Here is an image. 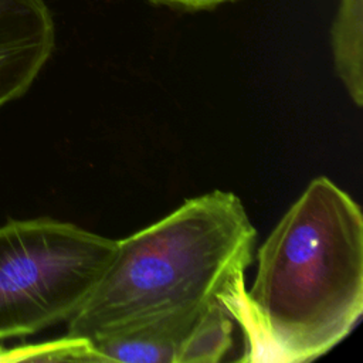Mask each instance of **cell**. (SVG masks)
Instances as JSON below:
<instances>
[{"instance_id":"cell-2","label":"cell","mask_w":363,"mask_h":363,"mask_svg":"<svg viewBox=\"0 0 363 363\" xmlns=\"http://www.w3.org/2000/svg\"><path fill=\"white\" fill-rule=\"evenodd\" d=\"M255 238L234 193L211 190L186 200L159 221L116 240L98 284L67 320V335L94 343L214 303L224 305L241 329Z\"/></svg>"},{"instance_id":"cell-1","label":"cell","mask_w":363,"mask_h":363,"mask_svg":"<svg viewBox=\"0 0 363 363\" xmlns=\"http://www.w3.org/2000/svg\"><path fill=\"white\" fill-rule=\"evenodd\" d=\"M362 313V210L330 179L315 177L257 252L238 362H312Z\"/></svg>"},{"instance_id":"cell-8","label":"cell","mask_w":363,"mask_h":363,"mask_svg":"<svg viewBox=\"0 0 363 363\" xmlns=\"http://www.w3.org/2000/svg\"><path fill=\"white\" fill-rule=\"evenodd\" d=\"M98 362L91 343L81 337L65 335L44 343L0 347V362Z\"/></svg>"},{"instance_id":"cell-6","label":"cell","mask_w":363,"mask_h":363,"mask_svg":"<svg viewBox=\"0 0 363 363\" xmlns=\"http://www.w3.org/2000/svg\"><path fill=\"white\" fill-rule=\"evenodd\" d=\"M333 65L350 101L363 105L362 0H340L330 31Z\"/></svg>"},{"instance_id":"cell-9","label":"cell","mask_w":363,"mask_h":363,"mask_svg":"<svg viewBox=\"0 0 363 363\" xmlns=\"http://www.w3.org/2000/svg\"><path fill=\"white\" fill-rule=\"evenodd\" d=\"M149 1L156 6H166V7L184 10V11H203V10H213L224 3H231L237 0H149Z\"/></svg>"},{"instance_id":"cell-4","label":"cell","mask_w":363,"mask_h":363,"mask_svg":"<svg viewBox=\"0 0 363 363\" xmlns=\"http://www.w3.org/2000/svg\"><path fill=\"white\" fill-rule=\"evenodd\" d=\"M55 45L44 0H0V106L23 96Z\"/></svg>"},{"instance_id":"cell-3","label":"cell","mask_w":363,"mask_h":363,"mask_svg":"<svg viewBox=\"0 0 363 363\" xmlns=\"http://www.w3.org/2000/svg\"><path fill=\"white\" fill-rule=\"evenodd\" d=\"M116 240L37 217L0 225V340L67 322L106 269Z\"/></svg>"},{"instance_id":"cell-5","label":"cell","mask_w":363,"mask_h":363,"mask_svg":"<svg viewBox=\"0 0 363 363\" xmlns=\"http://www.w3.org/2000/svg\"><path fill=\"white\" fill-rule=\"evenodd\" d=\"M207 308L166 316L101 339L91 346L102 363H179L186 340Z\"/></svg>"},{"instance_id":"cell-7","label":"cell","mask_w":363,"mask_h":363,"mask_svg":"<svg viewBox=\"0 0 363 363\" xmlns=\"http://www.w3.org/2000/svg\"><path fill=\"white\" fill-rule=\"evenodd\" d=\"M234 320L221 303L208 306L193 328L179 363H216L233 345Z\"/></svg>"}]
</instances>
